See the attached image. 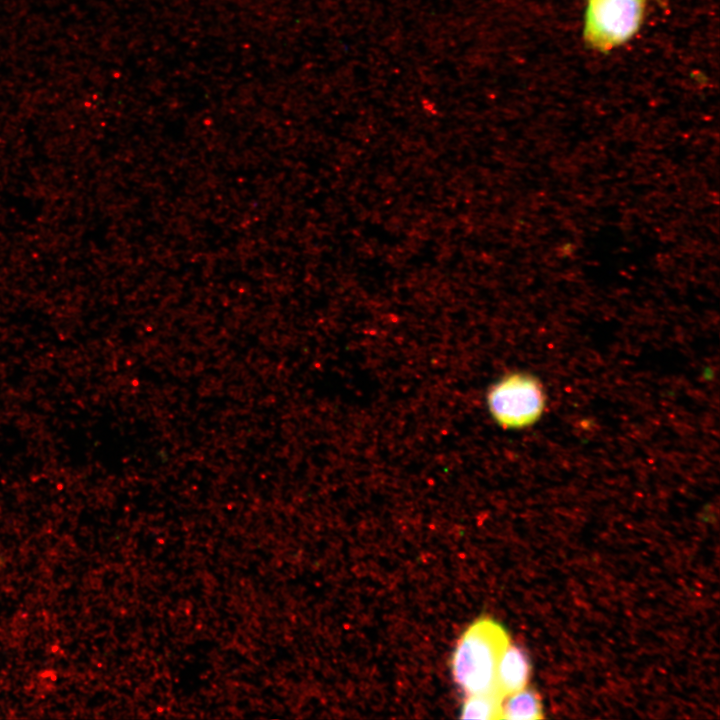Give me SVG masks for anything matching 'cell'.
Here are the masks:
<instances>
[{"label": "cell", "mask_w": 720, "mask_h": 720, "mask_svg": "<svg viewBox=\"0 0 720 720\" xmlns=\"http://www.w3.org/2000/svg\"><path fill=\"white\" fill-rule=\"evenodd\" d=\"M510 642L502 625L490 618L472 623L459 638L452 657V675L468 696L498 692L496 668L501 653Z\"/></svg>", "instance_id": "6da1fadb"}, {"label": "cell", "mask_w": 720, "mask_h": 720, "mask_svg": "<svg viewBox=\"0 0 720 720\" xmlns=\"http://www.w3.org/2000/svg\"><path fill=\"white\" fill-rule=\"evenodd\" d=\"M543 384L525 371H513L488 388L486 406L492 420L506 430H523L535 425L546 408Z\"/></svg>", "instance_id": "7a4b0ae2"}, {"label": "cell", "mask_w": 720, "mask_h": 720, "mask_svg": "<svg viewBox=\"0 0 720 720\" xmlns=\"http://www.w3.org/2000/svg\"><path fill=\"white\" fill-rule=\"evenodd\" d=\"M646 0H588L584 37L594 48L608 50L630 40L642 23Z\"/></svg>", "instance_id": "3957f363"}, {"label": "cell", "mask_w": 720, "mask_h": 720, "mask_svg": "<svg viewBox=\"0 0 720 720\" xmlns=\"http://www.w3.org/2000/svg\"><path fill=\"white\" fill-rule=\"evenodd\" d=\"M531 665L523 648L510 642L500 655L496 668V689L504 698L526 687Z\"/></svg>", "instance_id": "277c9868"}, {"label": "cell", "mask_w": 720, "mask_h": 720, "mask_svg": "<svg viewBox=\"0 0 720 720\" xmlns=\"http://www.w3.org/2000/svg\"><path fill=\"white\" fill-rule=\"evenodd\" d=\"M543 718L540 696L526 687L505 696L501 704L500 719L536 720Z\"/></svg>", "instance_id": "5b68a950"}, {"label": "cell", "mask_w": 720, "mask_h": 720, "mask_svg": "<svg viewBox=\"0 0 720 720\" xmlns=\"http://www.w3.org/2000/svg\"><path fill=\"white\" fill-rule=\"evenodd\" d=\"M503 697L498 692L468 695L461 711L463 719H500Z\"/></svg>", "instance_id": "8992f818"}]
</instances>
